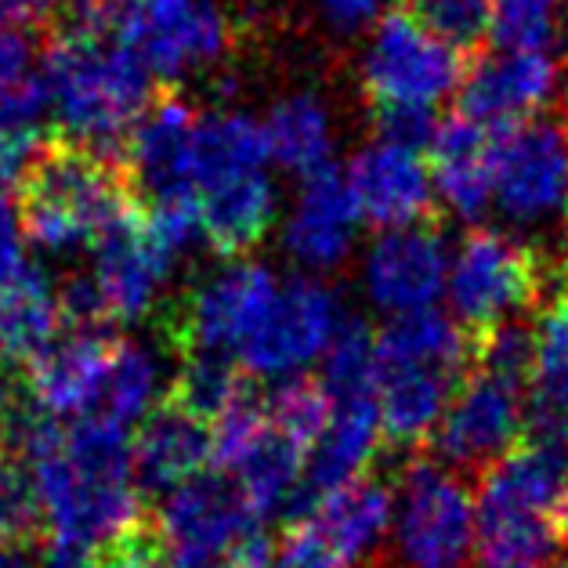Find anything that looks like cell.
Segmentation results:
<instances>
[{"label":"cell","mask_w":568,"mask_h":568,"mask_svg":"<svg viewBox=\"0 0 568 568\" xmlns=\"http://www.w3.org/2000/svg\"><path fill=\"white\" fill-rule=\"evenodd\" d=\"M464 377L467 369L377 352V402H381V424L387 446L392 449L424 446L435 435L442 413L449 409Z\"/></svg>","instance_id":"cell-18"},{"label":"cell","mask_w":568,"mask_h":568,"mask_svg":"<svg viewBox=\"0 0 568 568\" xmlns=\"http://www.w3.org/2000/svg\"><path fill=\"white\" fill-rule=\"evenodd\" d=\"M134 481L142 496L174 493L178 485L196 478L214 456V432L196 413L168 395L156 409L145 413L142 427L131 442Z\"/></svg>","instance_id":"cell-19"},{"label":"cell","mask_w":568,"mask_h":568,"mask_svg":"<svg viewBox=\"0 0 568 568\" xmlns=\"http://www.w3.org/2000/svg\"><path fill=\"white\" fill-rule=\"evenodd\" d=\"M358 206L348 178L334 168L304 178V192L286 225V251L308 268H334L352 254Z\"/></svg>","instance_id":"cell-21"},{"label":"cell","mask_w":568,"mask_h":568,"mask_svg":"<svg viewBox=\"0 0 568 568\" xmlns=\"http://www.w3.org/2000/svg\"><path fill=\"white\" fill-rule=\"evenodd\" d=\"M33 73V44L26 30L0 26V88L16 84Z\"/></svg>","instance_id":"cell-38"},{"label":"cell","mask_w":568,"mask_h":568,"mask_svg":"<svg viewBox=\"0 0 568 568\" xmlns=\"http://www.w3.org/2000/svg\"><path fill=\"white\" fill-rule=\"evenodd\" d=\"M48 539L44 507L33 470L16 456H0V547H40Z\"/></svg>","instance_id":"cell-32"},{"label":"cell","mask_w":568,"mask_h":568,"mask_svg":"<svg viewBox=\"0 0 568 568\" xmlns=\"http://www.w3.org/2000/svg\"><path fill=\"white\" fill-rule=\"evenodd\" d=\"M568 446V290L554 297L536 326V366L529 384V435Z\"/></svg>","instance_id":"cell-23"},{"label":"cell","mask_w":568,"mask_h":568,"mask_svg":"<svg viewBox=\"0 0 568 568\" xmlns=\"http://www.w3.org/2000/svg\"><path fill=\"white\" fill-rule=\"evenodd\" d=\"M265 134L272 160L283 163L286 171L312 178L329 168L334 138H329L326 109L315 99H286L283 105H275L265 123Z\"/></svg>","instance_id":"cell-27"},{"label":"cell","mask_w":568,"mask_h":568,"mask_svg":"<svg viewBox=\"0 0 568 568\" xmlns=\"http://www.w3.org/2000/svg\"><path fill=\"white\" fill-rule=\"evenodd\" d=\"M323 384L334 402L377 395V334L363 318H348L337 326L323 355Z\"/></svg>","instance_id":"cell-30"},{"label":"cell","mask_w":568,"mask_h":568,"mask_svg":"<svg viewBox=\"0 0 568 568\" xmlns=\"http://www.w3.org/2000/svg\"><path fill=\"white\" fill-rule=\"evenodd\" d=\"M493 200L518 225L558 211L568 200V123L529 120L504 131Z\"/></svg>","instance_id":"cell-9"},{"label":"cell","mask_w":568,"mask_h":568,"mask_svg":"<svg viewBox=\"0 0 568 568\" xmlns=\"http://www.w3.org/2000/svg\"><path fill=\"white\" fill-rule=\"evenodd\" d=\"M268 424L297 446L312 453V446L323 438L329 417H334V398L326 384L315 377H290L268 395Z\"/></svg>","instance_id":"cell-31"},{"label":"cell","mask_w":568,"mask_h":568,"mask_svg":"<svg viewBox=\"0 0 568 568\" xmlns=\"http://www.w3.org/2000/svg\"><path fill=\"white\" fill-rule=\"evenodd\" d=\"M200 232L206 246L221 257H243L268 235L275 214V192L265 171L217 178L196 189Z\"/></svg>","instance_id":"cell-22"},{"label":"cell","mask_w":568,"mask_h":568,"mask_svg":"<svg viewBox=\"0 0 568 568\" xmlns=\"http://www.w3.org/2000/svg\"><path fill=\"white\" fill-rule=\"evenodd\" d=\"M507 128H489L464 113H453L438 123L427 145L432 156V178L438 196L460 217H481L493 203L496 185V149Z\"/></svg>","instance_id":"cell-20"},{"label":"cell","mask_w":568,"mask_h":568,"mask_svg":"<svg viewBox=\"0 0 568 568\" xmlns=\"http://www.w3.org/2000/svg\"><path fill=\"white\" fill-rule=\"evenodd\" d=\"M525 435H529V387L470 366L427 442L438 464L453 467L456 475L478 478L485 467L525 442Z\"/></svg>","instance_id":"cell-5"},{"label":"cell","mask_w":568,"mask_h":568,"mask_svg":"<svg viewBox=\"0 0 568 568\" xmlns=\"http://www.w3.org/2000/svg\"><path fill=\"white\" fill-rule=\"evenodd\" d=\"M550 265L529 243L493 229H470L449 265L453 318L470 337L510 323L544 297Z\"/></svg>","instance_id":"cell-4"},{"label":"cell","mask_w":568,"mask_h":568,"mask_svg":"<svg viewBox=\"0 0 568 568\" xmlns=\"http://www.w3.org/2000/svg\"><path fill=\"white\" fill-rule=\"evenodd\" d=\"M123 40L149 73L174 80L229 48V26L206 0H123Z\"/></svg>","instance_id":"cell-10"},{"label":"cell","mask_w":568,"mask_h":568,"mask_svg":"<svg viewBox=\"0 0 568 568\" xmlns=\"http://www.w3.org/2000/svg\"><path fill=\"white\" fill-rule=\"evenodd\" d=\"M272 565H275V544L261 529L240 536L217 561V568H272Z\"/></svg>","instance_id":"cell-39"},{"label":"cell","mask_w":568,"mask_h":568,"mask_svg":"<svg viewBox=\"0 0 568 568\" xmlns=\"http://www.w3.org/2000/svg\"><path fill=\"white\" fill-rule=\"evenodd\" d=\"M156 358H152L145 348H138L131 341H120L113 358H109L102 392L94 398V406L88 417H99L109 424L128 427L131 420L145 417L152 409V395H156Z\"/></svg>","instance_id":"cell-28"},{"label":"cell","mask_w":568,"mask_h":568,"mask_svg":"<svg viewBox=\"0 0 568 568\" xmlns=\"http://www.w3.org/2000/svg\"><path fill=\"white\" fill-rule=\"evenodd\" d=\"M37 568H94V550L65 547V544H54V539H44V544H40Z\"/></svg>","instance_id":"cell-41"},{"label":"cell","mask_w":568,"mask_h":568,"mask_svg":"<svg viewBox=\"0 0 568 568\" xmlns=\"http://www.w3.org/2000/svg\"><path fill=\"white\" fill-rule=\"evenodd\" d=\"M142 200L113 149L73 134L40 138L19 178V225L26 243L48 254H77L131 217Z\"/></svg>","instance_id":"cell-1"},{"label":"cell","mask_w":568,"mask_h":568,"mask_svg":"<svg viewBox=\"0 0 568 568\" xmlns=\"http://www.w3.org/2000/svg\"><path fill=\"white\" fill-rule=\"evenodd\" d=\"M171 265L174 257L152 240L142 206L109 229L94 246V268L88 275L94 294H99L105 323L142 318L156 301V290L168 280Z\"/></svg>","instance_id":"cell-13"},{"label":"cell","mask_w":568,"mask_h":568,"mask_svg":"<svg viewBox=\"0 0 568 568\" xmlns=\"http://www.w3.org/2000/svg\"><path fill=\"white\" fill-rule=\"evenodd\" d=\"M467 69V54L427 33L409 8H395L373 33L363 69L366 99L369 105H435L460 91Z\"/></svg>","instance_id":"cell-6"},{"label":"cell","mask_w":568,"mask_h":568,"mask_svg":"<svg viewBox=\"0 0 568 568\" xmlns=\"http://www.w3.org/2000/svg\"><path fill=\"white\" fill-rule=\"evenodd\" d=\"M449 283V261L442 232L427 225L392 229L369 246L366 294L392 315L432 308Z\"/></svg>","instance_id":"cell-15"},{"label":"cell","mask_w":568,"mask_h":568,"mask_svg":"<svg viewBox=\"0 0 568 568\" xmlns=\"http://www.w3.org/2000/svg\"><path fill=\"white\" fill-rule=\"evenodd\" d=\"M561 0H496L493 44L500 51H544L561 37Z\"/></svg>","instance_id":"cell-34"},{"label":"cell","mask_w":568,"mask_h":568,"mask_svg":"<svg viewBox=\"0 0 568 568\" xmlns=\"http://www.w3.org/2000/svg\"><path fill=\"white\" fill-rule=\"evenodd\" d=\"M326 11V19L337 26V30H363V26L381 11V0H318Z\"/></svg>","instance_id":"cell-40"},{"label":"cell","mask_w":568,"mask_h":568,"mask_svg":"<svg viewBox=\"0 0 568 568\" xmlns=\"http://www.w3.org/2000/svg\"><path fill=\"white\" fill-rule=\"evenodd\" d=\"M409 16L442 44L475 54L493 40L496 0H409Z\"/></svg>","instance_id":"cell-33"},{"label":"cell","mask_w":568,"mask_h":568,"mask_svg":"<svg viewBox=\"0 0 568 568\" xmlns=\"http://www.w3.org/2000/svg\"><path fill=\"white\" fill-rule=\"evenodd\" d=\"M251 384V373L235 366L229 355L196 352L182 358V369L171 384V398L189 413H196L200 420L214 424Z\"/></svg>","instance_id":"cell-29"},{"label":"cell","mask_w":568,"mask_h":568,"mask_svg":"<svg viewBox=\"0 0 568 568\" xmlns=\"http://www.w3.org/2000/svg\"><path fill=\"white\" fill-rule=\"evenodd\" d=\"M558 88V62L547 51H496L467 69L456 113L489 128L529 123Z\"/></svg>","instance_id":"cell-14"},{"label":"cell","mask_w":568,"mask_h":568,"mask_svg":"<svg viewBox=\"0 0 568 568\" xmlns=\"http://www.w3.org/2000/svg\"><path fill=\"white\" fill-rule=\"evenodd\" d=\"M373 128L377 142L406 145V149H427L438 131V120L432 105H373Z\"/></svg>","instance_id":"cell-36"},{"label":"cell","mask_w":568,"mask_h":568,"mask_svg":"<svg viewBox=\"0 0 568 568\" xmlns=\"http://www.w3.org/2000/svg\"><path fill=\"white\" fill-rule=\"evenodd\" d=\"M200 116L174 88H160L138 116L128 142L123 163L131 171L134 189L149 200L182 196L196 192L192 185V149H196Z\"/></svg>","instance_id":"cell-12"},{"label":"cell","mask_w":568,"mask_h":568,"mask_svg":"<svg viewBox=\"0 0 568 568\" xmlns=\"http://www.w3.org/2000/svg\"><path fill=\"white\" fill-rule=\"evenodd\" d=\"M40 4H44V8H51V11H54V16H59V8H62V0H40Z\"/></svg>","instance_id":"cell-43"},{"label":"cell","mask_w":568,"mask_h":568,"mask_svg":"<svg viewBox=\"0 0 568 568\" xmlns=\"http://www.w3.org/2000/svg\"><path fill=\"white\" fill-rule=\"evenodd\" d=\"M62 304L33 261L8 286H0V352L4 363H30L59 337Z\"/></svg>","instance_id":"cell-24"},{"label":"cell","mask_w":568,"mask_h":568,"mask_svg":"<svg viewBox=\"0 0 568 568\" xmlns=\"http://www.w3.org/2000/svg\"><path fill=\"white\" fill-rule=\"evenodd\" d=\"M22 225H19V211L4 200L0 192V286H8L16 275L26 272V254H22Z\"/></svg>","instance_id":"cell-37"},{"label":"cell","mask_w":568,"mask_h":568,"mask_svg":"<svg viewBox=\"0 0 568 568\" xmlns=\"http://www.w3.org/2000/svg\"><path fill=\"white\" fill-rule=\"evenodd\" d=\"M275 297H280V283L265 265L246 261V265L225 268L206 286L192 290L189 301L174 312L171 341L178 355L243 352L272 312Z\"/></svg>","instance_id":"cell-8"},{"label":"cell","mask_w":568,"mask_h":568,"mask_svg":"<svg viewBox=\"0 0 568 568\" xmlns=\"http://www.w3.org/2000/svg\"><path fill=\"white\" fill-rule=\"evenodd\" d=\"M272 160L268 134L257 120L243 113H211L196 128L192 149V185H211L217 178L265 171Z\"/></svg>","instance_id":"cell-25"},{"label":"cell","mask_w":568,"mask_h":568,"mask_svg":"<svg viewBox=\"0 0 568 568\" xmlns=\"http://www.w3.org/2000/svg\"><path fill=\"white\" fill-rule=\"evenodd\" d=\"M94 568H171V550L156 518H142L94 547Z\"/></svg>","instance_id":"cell-35"},{"label":"cell","mask_w":568,"mask_h":568,"mask_svg":"<svg viewBox=\"0 0 568 568\" xmlns=\"http://www.w3.org/2000/svg\"><path fill=\"white\" fill-rule=\"evenodd\" d=\"M337 326L341 318L334 294L323 283L294 280L286 290H280L265 323L240 352V363L246 373H261V377L301 369L315 363L318 355H326Z\"/></svg>","instance_id":"cell-11"},{"label":"cell","mask_w":568,"mask_h":568,"mask_svg":"<svg viewBox=\"0 0 568 568\" xmlns=\"http://www.w3.org/2000/svg\"><path fill=\"white\" fill-rule=\"evenodd\" d=\"M478 510L464 475L413 456L402 470L395 515V568H470Z\"/></svg>","instance_id":"cell-3"},{"label":"cell","mask_w":568,"mask_h":568,"mask_svg":"<svg viewBox=\"0 0 568 568\" xmlns=\"http://www.w3.org/2000/svg\"><path fill=\"white\" fill-rule=\"evenodd\" d=\"M261 518L240 478L229 470H200L163 496L156 525L171 550V568H217L235 539L261 529Z\"/></svg>","instance_id":"cell-7"},{"label":"cell","mask_w":568,"mask_h":568,"mask_svg":"<svg viewBox=\"0 0 568 568\" xmlns=\"http://www.w3.org/2000/svg\"><path fill=\"white\" fill-rule=\"evenodd\" d=\"M40 547H0V568H37Z\"/></svg>","instance_id":"cell-42"},{"label":"cell","mask_w":568,"mask_h":568,"mask_svg":"<svg viewBox=\"0 0 568 568\" xmlns=\"http://www.w3.org/2000/svg\"><path fill=\"white\" fill-rule=\"evenodd\" d=\"M304 464H308V449L268 424V432L254 442V449L243 456L232 475L240 478L243 493L251 496L257 515L268 518L297 493V485L304 478Z\"/></svg>","instance_id":"cell-26"},{"label":"cell","mask_w":568,"mask_h":568,"mask_svg":"<svg viewBox=\"0 0 568 568\" xmlns=\"http://www.w3.org/2000/svg\"><path fill=\"white\" fill-rule=\"evenodd\" d=\"M116 344L105 326H69L26 363V395L51 417H88Z\"/></svg>","instance_id":"cell-17"},{"label":"cell","mask_w":568,"mask_h":568,"mask_svg":"<svg viewBox=\"0 0 568 568\" xmlns=\"http://www.w3.org/2000/svg\"><path fill=\"white\" fill-rule=\"evenodd\" d=\"M0 363H4V352H0Z\"/></svg>","instance_id":"cell-44"},{"label":"cell","mask_w":568,"mask_h":568,"mask_svg":"<svg viewBox=\"0 0 568 568\" xmlns=\"http://www.w3.org/2000/svg\"><path fill=\"white\" fill-rule=\"evenodd\" d=\"M358 214L384 232L427 225L435 214V178L420 152L392 142L363 149L348 168Z\"/></svg>","instance_id":"cell-16"},{"label":"cell","mask_w":568,"mask_h":568,"mask_svg":"<svg viewBox=\"0 0 568 568\" xmlns=\"http://www.w3.org/2000/svg\"><path fill=\"white\" fill-rule=\"evenodd\" d=\"M44 80L62 131L99 149L128 142L156 94L149 88V65L128 40L59 22L48 30Z\"/></svg>","instance_id":"cell-2"}]
</instances>
